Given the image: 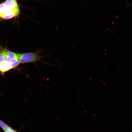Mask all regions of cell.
<instances>
[{"mask_svg": "<svg viewBox=\"0 0 132 132\" xmlns=\"http://www.w3.org/2000/svg\"><path fill=\"white\" fill-rule=\"evenodd\" d=\"M20 11L18 7L11 8L7 7L4 3L0 4V17L4 19H11L18 16Z\"/></svg>", "mask_w": 132, "mask_h": 132, "instance_id": "1", "label": "cell"}, {"mask_svg": "<svg viewBox=\"0 0 132 132\" xmlns=\"http://www.w3.org/2000/svg\"><path fill=\"white\" fill-rule=\"evenodd\" d=\"M20 63L35 62L40 60L42 56L39 55L38 52L18 54Z\"/></svg>", "mask_w": 132, "mask_h": 132, "instance_id": "2", "label": "cell"}, {"mask_svg": "<svg viewBox=\"0 0 132 132\" xmlns=\"http://www.w3.org/2000/svg\"><path fill=\"white\" fill-rule=\"evenodd\" d=\"M6 51L10 59L11 64L19 61L18 54L10 51L6 49Z\"/></svg>", "mask_w": 132, "mask_h": 132, "instance_id": "3", "label": "cell"}, {"mask_svg": "<svg viewBox=\"0 0 132 132\" xmlns=\"http://www.w3.org/2000/svg\"><path fill=\"white\" fill-rule=\"evenodd\" d=\"M11 69V64L4 61L0 63V71L3 73Z\"/></svg>", "mask_w": 132, "mask_h": 132, "instance_id": "4", "label": "cell"}, {"mask_svg": "<svg viewBox=\"0 0 132 132\" xmlns=\"http://www.w3.org/2000/svg\"><path fill=\"white\" fill-rule=\"evenodd\" d=\"M5 6L11 8H13L18 7L16 0H7L4 3Z\"/></svg>", "mask_w": 132, "mask_h": 132, "instance_id": "5", "label": "cell"}, {"mask_svg": "<svg viewBox=\"0 0 132 132\" xmlns=\"http://www.w3.org/2000/svg\"><path fill=\"white\" fill-rule=\"evenodd\" d=\"M0 126L4 131L10 127L0 120Z\"/></svg>", "mask_w": 132, "mask_h": 132, "instance_id": "6", "label": "cell"}, {"mask_svg": "<svg viewBox=\"0 0 132 132\" xmlns=\"http://www.w3.org/2000/svg\"><path fill=\"white\" fill-rule=\"evenodd\" d=\"M4 61V55L3 51V49H0V63H2Z\"/></svg>", "mask_w": 132, "mask_h": 132, "instance_id": "7", "label": "cell"}, {"mask_svg": "<svg viewBox=\"0 0 132 132\" xmlns=\"http://www.w3.org/2000/svg\"><path fill=\"white\" fill-rule=\"evenodd\" d=\"M20 63L19 61H18L14 63L11 64V69L14 68L18 65Z\"/></svg>", "mask_w": 132, "mask_h": 132, "instance_id": "8", "label": "cell"}, {"mask_svg": "<svg viewBox=\"0 0 132 132\" xmlns=\"http://www.w3.org/2000/svg\"><path fill=\"white\" fill-rule=\"evenodd\" d=\"M4 132H17L10 127L6 129Z\"/></svg>", "mask_w": 132, "mask_h": 132, "instance_id": "9", "label": "cell"}]
</instances>
